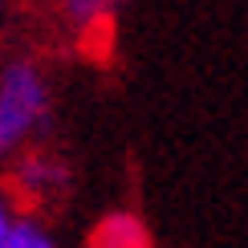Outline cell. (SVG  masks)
<instances>
[{
  "mask_svg": "<svg viewBox=\"0 0 248 248\" xmlns=\"http://www.w3.org/2000/svg\"><path fill=\"white\" fill-rule=\"evenodd\" d=\"M0 4H4V0H0Z\"/></svg>",
  "mask_w": 248,
  "mask_h": 248,
  "instance_id": "cell-7",
  "label": "cell"
},
{
  "mask_svg": "<svg viewBox=\"0 0 248 248\" xmlns=\"http://www.w3.org/2000/svg\"><path fill=\"white\" fill-rule=\"evenodd\" d=\"M13 203H8V195L0 191V248H4V236H8V224H13Z\"/></svg>",
  "mask_w": 248,
  "mask_h": 248,
  "instance_id": "cell-6",
  "label": "cell"
},
{
  "mask_svg": "<svg viewBox=\"0 0 248 248\" xmlns=\"http://www.w3.org/2000/svg\"><path fill=\"white\" fill-rule=\"evenodd\" d=\"M53 122V86L29 57L0 65V163L25 155Z\"/></svg>",
  "mask_w": 248,
  "mask_h": 248,
  "instance_id": "cell-1",
  "label": "cell"
},
{
  "mask_svg": "<svg viewBox=\"0 0 248 248\" xmlns=\"http://www.w3.org/2000/svg\"><path fill=\"white\" fill-rule=\"evenodd\" d=\"M151 236H147V224L139 220L134 212H110L106 220L94 228V244L102 248H139V244H147Z\"/></svg>",
  "mask_w": 248,
  "mask_h": 248,
  "instance_id": "cell-4",
  "label": "cell"
},
{
  "mask_svg": "<svg viewBox=\"0 0 248 248\" xmlns=\"http://www.w3.org/2000/svg\"><path fill=\"white\" fill-rule=\"evenodd\" d=\"M53 244H57V236L41 216H33V212H16L13 216L4 248H53Z\"/></svg>",
  "mask_w": 248,
  "mask_h": 248,
  "instance_id": "cell-5",
  "label": "cell"
},
{
  "mask_svg": "<svg viewBox=\"0 0 248 248\" xmlns=\"http://www.w3.org/2000/svg\"><path fill=\"white\" fill-rule=\"evenodd\" d=\"M69 183V167L61 159H53V155L45 151H25L16 155V187L20 195H29V200H53L57 191H65Z\"/></svg>",
  "mask_w": 248,
  "mask_h": 248,
  "instance_id": "cell-2",
  "label": "cell"
},
{
  "mask_svg": "<svg viewBox=\"0 0 248 248\" xmlns=\"http://www.w3.org/2000/svg\"><path fill=\"white\" fill-rule=\"evenodd\" d=\"M53 4H57V16H61V25L69 33L90 37L98 29H106L126 0H53Z\"/></svg>",
  "mask_w": 248,
  "mask_h": 248,
  "instance_id": "cell-3",
  "label": "cell"
}]
</instances>
